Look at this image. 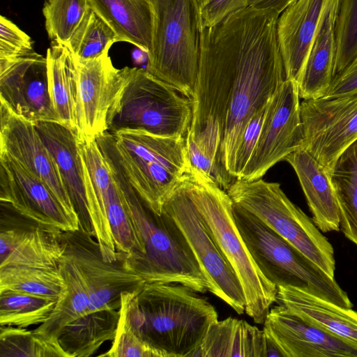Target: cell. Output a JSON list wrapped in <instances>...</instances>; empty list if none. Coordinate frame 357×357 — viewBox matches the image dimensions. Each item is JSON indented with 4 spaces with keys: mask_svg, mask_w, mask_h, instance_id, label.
Segmentation results:
<instances>
[{
    "mask_svg": "<svg viewBox=\"0 0 357 357\" xmlns=\"http://www.w3.org/2000/svg\"><path fill=\"white\" fill-rule=\"evenodd\" d=\"M263 331L283 357H357V349L312 326L286 307L270 309Z\"/></svg>",
    "mask_w": 357,
    "mask_h": 357,
    "instance_id": "cell-18",
    "label": "cell"
},
{
    "mask_svg": "<svg viewBox=\"0 0 357 357\" xmlns=\"http://www.w3.org/2000/svg\"><path fill=\"white\" fill-rule=\"evenodd\" d=\"M279 16L271 10L248 6L225 18L235 55L234 83L221 146L222 170L229 185L236 181V153L247 124L286 80L277 33Z\"/></svg>",
    "mask_w": 357,
    "mask_h": 357,
    "instance_id": "cell-1",
    "label": "cell"
},
{
    "mask_svg": "<svg viewBox=\"0 0 357 357\" xmlns=\"http://www.w3.org/2000/svg\"><path fill=\"white\" fill-rule=\"evenodd\" d=\"M59 298L20 291H0V325L27 328L45 322Z\"/></svg>",
    "mask_w": 357,
    "mask_h": 357,
    "instance_id": "cell-35",
    "label": "cell"
},
{
    "mask_svg": "<svg viewBox=\"0 0 357 357\" xmlns=\"http://www.w3.org/2000/svg\"><path fill=\"white\" fill-rule=\"evenodd\" d=\"M89 8L88 0H44L43 14L51 41L66 45Z\"/></svg>",
    "mask_w": 357,
    "mask_h": 357,
    "instance_id": "cell-38",
    "label": "cell"
},
{
    "mask_svg": "<svg viewBox=\"0 0 357 357\" xmlns=\"http://www.w3.org/2000/svg\"><path fill=\"white\" fill-rule=\"evenodd\" d=\"M0 201L38 224L64 231L79 229L48 186L5 153H0Z\"/></svg>",
    "mask_w": 357,
    "mask_h": 357,
    "instance_id": "cell-16",
    "label": "cell"
},
{
    "mask_svg": "<svg viewBox=\"0 0 357 357\" xmlns=\"http://www.w3.org/2000/svg\"><path fill=\"white\" fill-rule=\"evenodd\" d=\"M0 103L33 123H60L50 96L46 56L33 50L0 57Z\"/></svg>",
    "mask_w": 357,
    "mask_h": 357,
    "instance_id": "cell-14",
    "label": "cell"
},
{
    "mask_svg": "<svg viewBox=\"0 0 357 357\" xmlns=\"http://www.w3.org/2000/svg\"><path fill=\"white\" fill-rule=\"evenodd\" d=\"M330 177L339 208L340 229L357 245V140L339 157Z\"/></svg>",
    "mask_w": 357,
    "mask_h": 357,
    "instance_id": "cell-33",
    "label": "cell"
},
{
    "mask_svg": "<svg viewBox=\"0 0 357 357\" xmlns=\"http://www.w3.org/2000/svg\"><path fill=\"white\" fill-rule=\"evenodd\" d=\"M162 211L176 222L185 236L206 280L207 291L242 314L245 299L241 283L189 197L184 176L167 197Z\"/></svg>",
    "mask_w": 357,
    "mask_h": 357,
    "instance_id": "cell-10",
    "label": "cell"
},
{
    "mask_svg": "<svg viewBox=\"0 0 357 357\" xmlns=\"http://www.w3.org/2000/svg\"><path fill=\"white\" fill-rule=\"evenodd\" d=\"M124 70V86L108 132L136 130L185 137L192 119L191 98L146 69Z\"/></svg>",
    "mask_w": 357,
    "mask_h": 357,
    "instance_id": "cell-8",
    "label": "cell"
},
{
    "mask_svg": "<svg viewBox=\"0 0 357 357\" xmlns=\"http://www.w3.org/2000/svg\"><path fill=\"white\" fill-rule=\"evenodd\" d=\"M357 93V54L341 72L337 73L324 98H333Z\"/></svg>",
    "mask_w": 357,
    "mask_h": 357,
    "instance_id": "cell-44",
    "label": "cell"
},
{
    "mask_svg": "<svg viewBox=\"0 0 357 357\" xmlns=\"http://www.w3.org/2000/svg\"><path fill=\"white\" fill-rule=\"evenodd\" d=\"M121 39L91 8L66 46L76 60L91 59L109 52Z\"/></svg>",
    "mask_w": 357,
    "mask_h": 357,
    "instance_id": "cell-36",
    "label": "cell"
},
{
    "mask_svg": "<svg viewBox=\"0 0 357 357\" xmlns=\"http://www.w3.org/2000/svg\"><path fill=\"white\" fill-rule=\"evenodd\" d=\"M238 230L256 265L277 287L291 286L344 308L353 305L335 278L257 216L233 202Z\"/></svg>",
    "mask_w": 357,
    "mask_h": 357,
    "instance_id": "cell-6",
    "label": "cell"
},
{
    "mask_svg": "<svg viewBox=\"0 0 357 357\" xmlns=\"http://www.w3.org/2000/svg\"><path fill=\"white\" fill-rule=\"evenodd\" d=\"M122 192L144 254L125 261L127 268L146 282L176 283L197 292L207 291V282L182 231L166 213L153 211L128 181L114 155L109 134L96 139Z\"/></svg>",
    "mask_w": 357,
    "mask_h": 357,
    "instance_id": "cell-2",
    "label": "cell"
},
{
    "mask_svg": "<svg viewBox=\"0 0 357 357\" xmlns=\"http://www.w3.org/2000/svg\"><path fill=\"white\" fill-rule=\"evenodd\" d=\"M59 269L67 285V294L60 298L48 319L33 331L45 338L59 342L63 329L88 313L90 296L88 282L74 258L65 253Z\"/></svg>",
    "mask_w": 357,
    "mask_h": 357,
    "instance_id": "cell-30",
    "label": "cell"
},
{
    "mask_svg": "<svg viewBox=\"0 0 357 357\" xmlns=\"http://www.w3.org/2000/svg\"><path fill=\"white\" fill-rule=\"evenodd\" d=\"M335 75L357 54V0H340L335 23Z\"/></svg>",
    "mask_w": 357,
    "mask_h": 357,
    "instance_id": "cell-39",
    "label": "cell"
},
{
    "mask_svg": "<svg viewBox=\"0 0 357 357\" xmlns=\"http://www.w3.org/2000/svg\"><path fill=\"white\" fill-rule=\"evenodd\" d=\"M208 0H198L199 4L201 6L204 3H205Z\"/></svg>",
    "mask_w": 357,
    "mask_h": 357,
    "instance_id": "cell-46",
    "label": "cell"
},
{
    "mask_svg": "<svg viewBox=\"0 0 357 357\" xmlns=\"http://www.w3.org/2000/svg\"><path fill=\"white\" fill-rule=\"evenodd\" d=\"M181 284L146 282L126 299L131 325L160 357L192 356L218 321L215 307Z\"/></svg>",
    "mask_w": 357,
    "mask_h": 357,
    "instance_id": "cell-4",
    "label": "cell"
},
{
    "mask_svg": "<svg viewBox=\"0 0 357 357\" xmlns=\"http://www.w3.org/2000/svg\"><path fill=\"white\" fill-rule=\"evenodd\" d=\"M63 231L36 223L29 229H9L0 233V268L24 266L59 269L66 253Z\"/></svg>",
    "mask_w": 357,
    "mask_h": 357,
    "instance_id": "cell-21",
    "label": "cell"
},
{
    "mask_svg": "<svg viewBox=\"0 0 357 357\" xmlns=\"http://www.w3.org/2000/svg\"><path fill=\"white\" fill-rule=\"evenodd\" d=\"M235 70V55L229 28L225 19L201 29L199 70L191 98L192 114L185 135L188 157L212 163L222 181L229 184L221 166V146Z\"/></svg>",
    "mask_w": 357,
    "mask_h": 357,
    "instance_id": "cell-3",
    "label": "cell"
},
{
    "mask_svg": "<svg viewBox=\"0 0 357 357\" xmlns=\"http://www.w3.org/2000/svg\"><path fill=\"white\" fill-rule=\"evenodd\" d=\"M117 330L110 349L98 355L105 357H160L132 326L125 305L121 302Z\"/></svg>",
    "mask_w": 357,
    "mask_h": 357,
    "instance_id": "cell-40",
    "label": "cell"
},
{
    "mask_svg": "<svg viewBox=\"0 0 357 357\" xmlns=\"http://www.w3.org/2000/svg\"><path fill=\"white\" fill-rule=\"evenodd\" d=\"M268 344L263 330L244 320L229 317L211 326L192 356L267 357Z\"/></svg>",
    "mask_w": 357,
    "mask_h": 357,
    "instance_id": "cell-27",
    "label": "cell"
},
{
    "mask_svg": "<svg viewBox=\"0 0 357 357\" xmlns=\"http://www.w3.org/2000/svg\"><path fill=\"white\" fill-rule=\"evenodd\" d=\"M33 50L30 36L6 17H0V57L8 58Z\"/></svg>",
    "mask_w": 357,
    "mask_h": 357,
    "instance_id": "cell-42",
    "label": "cell"
},
{
    "mask_svg": "<svg viewBox=\"0 0 357 357\" xmlns=\"http://www.w3.org/2000/svg\"><path fill=\"white\" fill-rule=\"evenodd\" d=\"M112 135L116 147L160 163L179 177L190 171L185 137H164L136 130H122Z\"/></svg>",
    "mask_w": 357,
    "mask_h": 357,
    "instance_id": "cell-31",
    "label": "cell"
},
{
    "mask_svg": "<svg viewBox=\"0 0 357 357\" xmlns=\"http://www.w3.org/2000/svg\"><path fill=\"white\" fill-rule=\"evenodd\" d=\"M340 0H328L307 59L297 82L303 100L325 96L335 76V23Z\"/></svg>",
    "mask_w": 357,
    "mask_h": 357,
    "instance_id": "cell-24",
    "label": "cell"
},
{
    "mask_svg": "<svg viewBox=\"0 0 357 357\" xmlns=\"http://www.w3.org/2000/svg\"><path fill=\"white\" fill-rule=\"evenodd\" d=\"M267 107L268 105L258 111L250 119L243 132L236 153L234 167V177L236 180L240 179L257 146Z\"/></svg>",
    "mask_w": 357,
    "mask_h": 357,
    "instance_id": "cell-41",
    "label": "cell"
},
{
    "mask_svg": "<svg viewBox=\"0 0 357 357\" xmlns=\"http://www.w3.org/2000/svg\"><path fill=\"white\" fill-rule=\"evenodd\" d=\"M11 290L63 298L67 285L59 269L24 266L0 268V291Z\"/></svg>",
    "mask_w": 357,
    "mask_h": 357,
    "instance_id": "cell-34",
    "label": "cell"
},
{
    "mask_svg": "<svg viewBox=\"0 0 357 357\" xmlns=\"http://www.w3.org/2000/svg\"><path fill=\"white\" fill-rule=\"evenodd\" d=\"M50 99L60 123L78 129V75L75 59L63 44L52 42L46 54Z\"/></svg>",
    "mask_w": 357,
    "mask_h": 357,
    "instance_id": "cell-29",
    "label": "cell"
},
{
    "mask_svg": "<svg viewBox=\"0 0 357 357\" xmlns=\"http://www.w3.org/2000/svg\"><path fill=\"white\" fill-rule=\"evenodd\" d=\"M75 61L78 75L77 134L96 139L109 130L124 86L125 70L114 66L108 52Z\"/></svg>",
    "mask_w": 357,
    "mask_h": 357,
    "instance_id": "cell-15",
    "label": "cell"
},
{
    "mask_svg": "<svg viewBox=\"0 0 357 357\" xmlns=\"http://www.w3.org/2000/svg\"><path fill=\"white\" fill-rule=\"evenodd\" d=\"M184 181L189 197L241 283L245 312L255 323L264 324L276 301L278 287L262 274L250 255L234 220L232 200L226 190L197 169L190 167Z\"/></svg>",
    "mask_w": 357,
    "mask_h": 357,
    "instance_id": "cell-5",
    "label": "cell"
},
{
    "mask_svg": "<svg viewBox=\"0 0 357 357\" xmlns=\"http://www.w3.org/2000/svg\"><path fill=\"white\" fill-rule=\"evenodd\" d=\"M302 149L330 176L339 157L357 140V93L303 100Z\"/></svg>",
    "mask_w": 357,
    "mask_h": 357,
    "instance_id": "cell-11",
    "label": "cell"
},
{
    "mask_svg": "<svg viewBox=\"0 0 357 357\" xmlns=\"http://www.w3.org/2000/svg\"><path fill=\"white\" fill-rule=\"evenodd\" d=\"M276 301L312 326L357 349V312L296 287H278Z\"/></svg>",
    "mask_w": 357,
    "mask_h": 357,
    "instance_id": "cell-23",
    "label": "cell"
},
{
    "mask_svg": "<svg viewBox=\"0 0 357 357\" xmlns=\"http://www.w3.org/2000/svg\"><path fill=\"white\" fill-rule=\"evenodd\" d=\"M249 6V0H208L200 6L201 29L215 26L227 16Z\"/></svg>",
    "mask_w": 357,
    "mask_h": 357,
    "instance_id": "cell-43",
    "label": "cell"
},
{
    "mask_svg": "<svg viewBox=\"0 0 357 357\" xmlns=\"http://www.w3.org/2000/svg\"><path fill=\"white\" fill-rule=\"evenodd\" d=\"M109 133L114 155L123 175L147 206L160 215L167 197L184 176L179 177L160 163L116 147L114 135Z\"/></svg>",
    "mask_w": 357,
    "mask_h": 357,
    "instance_id": "cell-26",
    "label": "cell"
},
{
    "mask_svg": "<svg viewBox=\"0 0 357 357\" xmlns=\"http://www.w3.org/2000/svg\"><path fill=\"white\" fill-rule=\"evenodd\" d=\"M328 0H296L279 16L278 39L286 79L298 82Z\"/></svg>",
    "mask_w": 357,
    "mask_h": 357,
    "instance_id": "cell-20",
    "label": "cell"
},
{
    "mask_svg": "<svg viewBox=\"0 0 357 357\" xmlns=\"http://www.w3.org/2000/svg\"><path fill=\"white\" fill-rule=\"evenodd\" d=\"M66 252L82 268L88 282L90 304L88 313L121 307V294L139 292L145 280L125 265L119 252L112 262L105 261L96 240L79 229L63 231ZM87 313V314H88Z\"/></svg>",
    "mask_w": 357,
    "mask_h": 357,
    "instance_id": "cell-13",
    "label": "cell"
},
{
    "mask_svg": "<svg viewBox=\"0 0 357 357\" xmlns=\"http://www.w3.org/2000/svg\"><path fill=\"white\" fill-rule=\"evenodd\" d=\"M296 0H249V6L259 10H271L279 15Z\"/></svg>",
    "mask_w": 357,
    "mask_h": 357,
    "instance_id": "cell-45",
    "label": "cell"
},
{
    "mask_svg": "<svg viewBox=\"0 0 357 357\" xmlns=\"http://www.w3.org/2000/svg\"><path fill=\"white\" fill-rule=\"evenodd\" d=\"M294 169L305 196L312 220L324 232L340 230L339 208L330 176L305 149L284 158Z\"/></svg>",
    "mask_w": 357,
    "mask_h": 357,
    "instance_id": "cell-25",
    "label": "cell"
},
{
    "mask_svg": "<svg viewBox=\"0 0 357 357\" xmlns=\"http://www.w3.org/2000/svg\"><path fill=\"white\" fill-rule=\"evenodd\" d=\"M303 141L298 86L286 79L268 104L258 142L240 179L261 178L271 167L302 148Z\"/></svg>",
    "mask_w": 357,
    "mask_h": 357,
    "instance_id": "cell-12",
    "label": "cell"
},
{
    "mask_svg": "<svg viewBox=\"0 0 357 357\" xmlns=\"http://www.w3.org/2000/svg\"><path fill=\"white\" fill-rule=\"evenodd\" d=\"M0 153H5L41 179L68 215L79 225L70 198L63 183L56 161L35 126L0 107Z\"/></svg>",
    "mask_w": 357,
    "mask_h": 357,
    "instance_id": "cell-17",
    "label": "cell"
},
{
    "mask_svg": "<svg viewBox=\"0 0 357 357\" xmlns=\"http://www.w3.org/2000/svg\"><path fill=\"white\" fill-rule=\"evenodd\" d=\"M151 1L154 18L146 70L192 98L200 55L198 0Z\"/></svg>",
    "mask_w": 357,
    "mask_h": 357,
    "instance_id": "cell-7",
    "label": "cell"
},
{
    "mask_svg": "<svg viewBox=\"0 0 357 357\" xmlns=\"http://www.w3.org/2000/svg\"><path fill=\"white\" fill-rule=\"evenodd\" d=\"M77 142L92 236L103 259L112 262L118 255L107 215V198L114 176L96 139L77 136Z\"/></svg>",
    "mask_w": 357,
    "mask_h": 357,
    "instance_id": "cell-19",
    "label": "cell"
},
{
    "mask_svg": "<svg viewBox=\"0 0 357 357\" xmlns=\"http://www.w3.org/2000/svg\"><path fill=\"white\" fill-rule=\"evenodd\" d=\"M35 126L56 161L78 216L79 229L92 236L77 131L56 122L40 121Z\"/></svg>",
    "mask_w": 357,
    "mask_h": 357,
    "instance_id": "cell-22",
    "label": "cell"
},
{
    "mask_svg": "<svg viewBox=\"0 0 357 357\" xmlns=\"http://www.w3.org/2000/svg\"><path fill=\"white\" fill-rule=\"evenodd\" d=\"M0 357H69L59 342L26 328L1 326Z\"/></svg>",
    "mask_w": 357,
    "mask_h": 357,
    "instance_id": "cell-37",
    "label": "cell"
},
{
    "mask_svg": "<svg viewBox=\"0 0 357 357\" xmlns=\"http://www.w3.org/2000/svg\"><path fill=\"white\" fill-rule=\"evenodd\" d=\"M119 316V310L88 313L69 324L59 335V342L69 357L93 356L105 342L113 341Z\"/></svg>",
    "mask_w": 357,
    "mask_h": 357,
    "instance_id": "cell-32",
    "label": "cell"
},
{
    "mask_svg": "<svg viewBox=\"0 0 357 357\" xmlns=\"http://www.w3.org/2000/svg\"><path fill=\"white\" fill-rule=\"evenodd\" d=\"M227 192L235 204L257 216L335 278L333 246L312 219L289 200L280 183L262 178L250 181L237 179Z\"/></svg>",
    "mask_w": 357,
    "mask_h": 357,
    "instance_id": "cell-9",
    "label": "cell"
},
{
    "mask_svg": "<svg viewBox=\"0 0 357 357\" xmlns=\"http://www.w3.org/2000/svg\"><path fill=\"white\" fill-rule=\"evenodd\" d=\"M90 8L107 23L121 41L149 54L151 49L153 8L151 0H88Z\"/></svg>",
    "mask_w": 357,
    "mask_h": 357,
    "instance_id": "cell-28",
    "label": "cell"
}]
</instances>
